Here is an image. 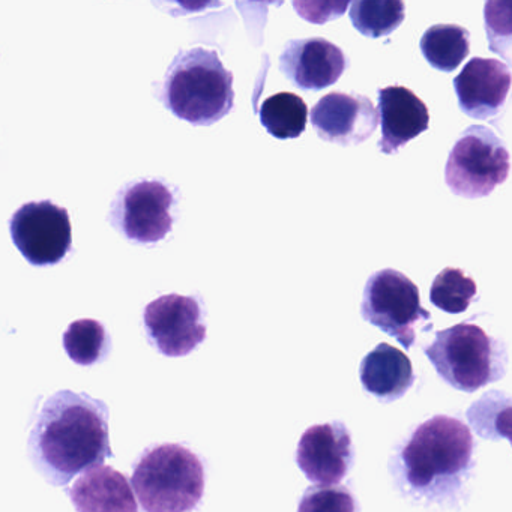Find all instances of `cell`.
<instances>
[{
	"label": "cell",
	"mask_w": 512,
	"mask_h": 512,
	"mask_svg": "<svg viewBox=\"0 0 512 512\" xmlns=\"http://www.w3.org/2000/svg\"><path fill=\"white\" fill-rule=\"evenodd\" d=\"M28 451L49 484L65 487L74 476L113 457L109 409L85 392H56L38 413Z\"/></svg>",
	"instance_id": "cell-1"
},
{
	"label": "cell",
	"mask_w": 512,
	"mask_h": 512,
	"mask_svg": "<svg viewBox=\"0 0 512 512\" xmlns=\"http://www.w3.org/2000/svg\"><path fill=\"white\" fill-rule=\"evenodd\" d=\"M473 451L475 442L463 421L436 415L410 433L391 460V473L415 499H446L463 487Z\"/></svg>",
	"instance_id": "cell-2"
},
{
	"label": "cell",
	"mask_w": 512,
	"mask_h": 512,
	"mask_svg": "<svg viewBox=\"0 0 512 512\" xmlns=\"http://www.w3.org/2000/svg\"><path fill=\"white\" fill-rule=\"evenodd\" d=\"M164 101L182 121L215 124L232 112L233 74L224 68L214 50L181 52L167 71Z\"/></svg>",
	"instance_id": "cell-3"
},
{
	"label": "cell",
	"mask_w": 512,
	"mask_h": 512,
	"mask_svg": "<svg viewBox=\"0 0 512 512\" xmlns=\"http://www.w3.org/2000/svg\"><path fill=\"white\" fill-rule=\"evenodd\" d=\"M131 482L145 512H193L205 494V466L191 449L163 443L140 455Z\"/></svg>",
	"instance_id": "cell-4"
},
{
	"label": "cell",
	"mask_w": 512,
	"mask_h": 512,
	"mask_svg": "<svg viewBox=\"0 0 512 512\" xmlns=\"http://www.w3.org/2000/svg\"><path fill=\"white\" fill-rule=\"evenodd\" d=\"M425 355L448 385L469 394L502 379L508 365L502 341L472 323L437 332L433 343L425 347Z\"/></svg>",
	"instance_id": "cell-5"
},
{
	"label": "cell",
	"mask_w": 512,
	"mask_h": 512,
	"mask_svg": "<svg viewBox=\"0 0 512 512\" xmlns=\"http://www.w3.org/2000/svg\"><path fill=\"white\" fill-rule=\"evenodd\" d=\"M509 175V152L502 140L484 125L467 128L449 152L445 181L455 196H490Z\"/></svg>",
	"instance_id": "cell-6"
},
{
	"label": "cell",
	"mask_w": 512,
	"mask_h": 512,
	"mask_svg": "<svg viewBox=\"0 0 512 512\" xmlns=\"http://www.w3.org/2000/svg\"><path fill=\"white\" fill-rule=\"evenodd\" d=\"M365 322L395 338L404 349H412L419 323H430V311L421 307L419 289L412 280L383 269L368 278L361 305Z\"/></svg>",
	"instance_id": "cell-7"
},
{
	"label": "cell",
	"mask_w": 512,
	"mask_h": 512,
	"mask_svg": "<svg viewBox=\"0 0 512 512\" xmlns=\"http://www.w3.org/2000/svg\"><path fill=\"white\" fill-rule=\"evenodd\" d=\"M10 227L14 244L31 265H56L73 245L67 209L49 200L23 205L11 218Z\"/></svg>",
	"instance_id": "cell-8"
},
{
	"label": "cell",
	"mask_w": 512,
	"mask_h": 512,
	"mask_svg": "<svg viewBox=\"0 0 512 512\" xmlns=\"http://www.w3.org/2000/svg\"><path fill=\"white\" fill-rule=\"evenodd\" d=\"M143 322L158 352L170 358L190 355L206 338L199 302L190 296L155 299L145 308Z\"/></svg>",
	"instance_id": "cell-9"
},
{
	"label": "cell",
	"mask_w": 512,
	"mask_h": 512,
	"mask_svg": "<svg viewBox=\"0 0 512 512\" xmlns=\"http://www.w3.org/2000/svg\"><path fill=\"white\" fill-rule=\"evenodd\" d=\"M295 458L308 481L323 487L340 484L355 463L352 436L340 421L313 425L302 434Z\"/></svg>",
	"instance_id": "cell-10"
},
{
	"label": "cell",
	"mask_w": 512,
	"mask_h": 512,
	"mask_svg": "<svg viewBox=\"0 0 512 512\" xmlns=\"http://www.w3.org/2000/svg\"><path fill=\"white\" fill-rule=\"evenodd\" d=\"M311 125L325 142L361 145L376 131L379 112L367 97L332 92L311 110Z\"/></svg>",
	"instance_id": "cell-11"
},
{
	"label": "cell",
	"mask_w": 512,
	"mask_h": 512,
	"mask_svg": "<svg viewBox=\"0 0 512 512\" xmlns=\"http://www.w3.org/2000/svg\"><path fill=\"white\" fill-rule=\"evenodd\" d=\"M173 194L158 181L131 185L121 202V226L131 241L155 244L163 241L173 226L170 209Z\"/></svg>",
	"instance_id": "cell-12"
},
{
	"label": "cell",
	"mask_w": 512,
	"mask_h": 512,
	"mask_svg": "<svg viewBox=\"0 0 512 512\" xmlns=\"http://www.w3.org/2000/svg\"><path fill=\"white\" fill-rule=\"evenodd\" d=\"M346 67L340 47L323 38L289 41L280 56L281 73L305 91L329 88L343 76Z\"/></svg>",
	"instance_id": "cell-13"
},
{
	"label": "cell",
	"mask_w": 512,
	"mask_h": 512,
	"mask_svg": "<svg viewBox=\"0 0 512 512\" xmlns=\"http://www.w3.org/2000/svg\"><path fill=\"white\" fill-rule=\"evenodd\" d=\"M511 88L508 65L497 59L473 58L455 77L461 112L473 119H490L502 112Z\"/></svg>",
	"instance_id": "cell-14"
},
{
	"label": "cell",
	"mask_w": 512,
	"mask_h": 512,
	"mask_svg": "<svg viewBox=\"0 0 512 512\" xmlns=\"http://www.w3.org/2000/svg\"><path fill=\"white\" fill-rule=\"evenodd\" d=\"M379 119L382 122L379 149L388 155L395 154L430 127L428 107L403 86L379 89Z\"/></svg>",
	"instance_id": "cell-15"
},
{
	"label": "cell",
	"mask_w": 512,
	"mask_h": 512,
	"mask_svg": "<svg viewBox=\"0 0 512 512\" xmlns=\"http://www.w3.org/2000/svg\"><path fill=\"white\" fill-rule=\"evenodd\" d=\"M70 499L77 512H139L127 476L103 464L80 473Z\"/></svg>",
	"instance_id": "cell-16"
},
{
	"label": "cell",
	"mask_w": 512,
	"mask_h": 512,
	"mask_svg": "<svg viewBox=\"0 0 512 512\" xmlns=\"http://www.w3.org/2000/svg\"><path fill=\"white\" fill-rule=\"evenodd\" d=\"M359 376L365 391L383 403H392L403 397L416 379L407 355L386 343H380L365 355Z\"/></svg>",
	"instance_id": "cell-17"
},
{
	"label": "cell",
	"mask_w": 512,
	"mask_h": 512,
	"mask_svg": "<svg viewBox=\"0 0 512 512\" xmlns=\"http://www.w3.org/2000/svg\"><path fill=\"white\" fill-rule=\"evenodd\" d=\"M419 46L431 67L442 73H452L469 56L470 34L458 25L431 26L422 35Z\"/></svg>",
	"instance_id": "cell-18"
},
{
	"label": "cell",
	"mask_w": 512,
	"mask_h": 512,
	"mask_svg": "<svg viewBox=\"0 0 512 512\" xmlns=\"http://www.w3.org/2000/svg\"><path fill=\"white\" fill-rule=\"evenodd\" d=\"M260 124L275 139H298L307 128L308 107L292 92L272 95L260 107Z\"/></svg>",
	"instance_id": "cell-19"
},
{
	"label": "cell",
	"mask_w": 512,
	"mask_h": 512,
	"mask_svg": "<svg viewBox=\"0 0 512 512\" xmlns=\"http://www.w3.org/2000/svg\"><path fill=\"white\" fill-rule=\"evenodd\" d=\"M349 14L353 26L368 38L392 34L406 16L400 0H358L350 5Z\"/></svg>",
	"instance_id": "cell-20"
},
{
	"label": "cell",
	"mask_w": 512,
	"mask_h": 512,
	"mask_svg": "<svg viewBox=\"0 0 512 512\" xmlns=\"http://www.w3.org/2000/svg\"><path fill=\"white\" fill-rule=\"evenodd\" d=\"M64 347L76 364L89 367L107 355L109 337L104 326L97 320H76L64 334Z\"/></svg>",
	"instance_id": "cell-21"
},
{
	"label": "cell",
	"mask_w": 512,
	"mask_h": 512,
	"mask_svg": "<svg viewBox=\"0 0 512 512\" xmlns=\"http://www.w3.org/2000/svg\"><path fill=\"white\" fill-rule=\"evenodd\" d=\"M476 292L478 289L472 278L460 269L446 268L431 284L430 301L445 313L460 314L469 308Z\"/></svg>",
	"instance_id": "cell-22"
},
{
	"label": "cell",
	"mask_w": 512,
	"mask_h": 512,
	"mask_svg": "<svg viewBox=\"0 0 512 512\" xmlns=\"http://www.w3.org/2000/svg\"><path fill=\"white\" fill-rule=\"evenodd\" d=\"M358 502L346 487H310L302 494L298 512H358Z\"/></svg>",
	"instance_id": "cell-23"
}]
</instances>
